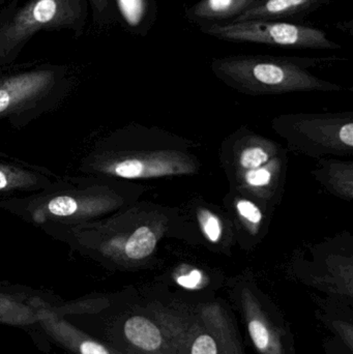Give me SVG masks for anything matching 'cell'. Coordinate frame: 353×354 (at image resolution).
I'll use <instances>...</instances> for the list:
<instances>
[{
    "label": "cell",
    "mask_w": 353,
    "mask_h": 354,
    "mask_svg": "<svg viewBox=\"0 0 353 354\" xmlns=\"http://www.w3.org/2000/svg\"><path fill=\"white\" fill-rule=\"evenodd\" d=\"M136 196L128 180L80 174L56 177L28 196L0 200V209L43 229L77 226L105 218L130 205Z\"/></svg>",
    "instance_id": "1"
},
{
    "label": "cell",
    "mask_w": 353,
    "mask_h": 354,
    "mask_svg": "<svg viewBox=\"0 0 353 354\" xmlns=\"http://www.w3.org/2000/svg\"><path fill=\"white\" fill-rule=\"evenodd\" d=\"M64 73L39 68L0 77V120L22 129L57 108L68 95Z\"/></svg>",
    "instance_id": "2"
},
{
    "label": "cell",
    "mask_w": 353,
    "mask_h": 354,
    "mask_svg": "<svg viewBox=\"0 0 353 354\" xmlns=\"http://www.w3.org/2000/svg\"><path fill=\"white\" fill-rule=\"evenodd\" d=\"M308 59L271 55L217 58L213 72L230 84L251 91L318 88L325 83L306 70Z\"/></svg>",
    "instance_id": "3"
},
{
    "label": "cell",
    "mask_w": 353,
    "mask_h": 354,
    "mask_svg": "<svg viewBox=\"0 0 353 354\" xmlns=\"http://www.w3.org/2000/svg\"><path fill=\"white\" fill-rule=\"evenodd\" d=\"M201 32L230 43L260 44L296 49H340L321 29L302 23L275 20L240 21L199 27Z\"/></svg>",
    "instance_id": "4"
},
{
    "label": "cell",
    "mask_w": 353,
    "mask_h": 354,
    "mask_svg": "<svg viewBox=\"0 0 353 354\" xmlns=\"http://www.w3.org/2000/svg\"><path fill=\"white\" fill-rule=\"evenodd\" d=\"M70 0H35L0 31V62L31 33L47 25L66 22L73 15Z\"/></svg>",
    "instance_id": "5"
},
{
    "label": "cell",
    "mask_w": 353,
    "mask_h": 354,
    "mask_svg": "<svg viewBox=\"0 0 353 354\" xmlns=\"http://www.w3.org/2000/svg\"><path fill=\"white\" fill-rule=\"evenodd\" d=\"M58 177L51 170L20 160L0 158V200L24 197Z\"/></svg>",
    "instance_id": "6"
},
{
    "label": "cell",
    "mask_w": 353,
    "mask_h": 354,
    "mask_svg": "<svg viewBox=\"0 0 353 354\" xmlns=\"http://www.w3.org/2000/svg\"><path fill=\"white\" fill-rule=\"evenodd\" d=\"M334 1L335 0H256L242 16L232 22L259 19L300 23Z\"/></svg>",
    "instance_id": "7"
},
{
    "label": "cell",
    "mask_w": 353,
    "mask_h": 354,
    "mask_svg": "<svg viewBox=\"0 0 353 354\" xmlns=\"http://www.w3.org/2000/svg\"><path fill=\"white\" fill-rule=\"evenodd\" d=\"M256 0H199L186 10V19L197 26L223 24L242 16Z\"/></svg>",
    "instance_id": "8"
},
{
    "label": "cell",
    "mask_w": 353,
    "mask_h": 354,
    "mask_svg": "<svg viewBox=\"0 0 353 354\" xmlns=\"http://www.w3.org/2000/svg\"><path fill=\"white\" fill-rule=\"evenodd\" d=\"M240 167L247 185L256 189L269 187L273 180L269 156L260 147H247L240 157Z\"/></svg>",
    "instance_id": "9"
},
{
    "label": "cell",
    "mask_w": 353,
    "mask_h": 354,
    "mask_svg": "<svg viewBox=\"0 0 353 354\" xmlns=\"http://www.w3.org/2000/svg\"><path fill=\"white\" fill-rule=\"evenodd\" d=\"M32 297L0 291V324L25 326L37 324Z\"/></svg>",
    "instance_id": "10"
},
{
    "label": "cell",
    "mask_w": 353,
    "mask_h": 354,
    "mask_svg": "<svg viewBox=\"0 0 353 354\" xmlns=\"http://www.w3.org/2000/svg\"><path fill=\"white\" fill-rule=\"evenodd\" d=\"M120 16L128 27L146 35L157 18L155 0H116Z\"/></svg>",
    "instance_id": "11"
},
{
    "label": "cell",
    "mask_w": 353,
    "mask_h": 354,
    "mask_svg": "<svg viewBox=\"0 0 353 354\" xmlns=\"http://www.w3.org/2000/svg\"><path fill=\"white\" fill-rule=\"evenodd\" d=\"M124 335L132 344L143 351H155L162 344V335L159 328L141 316L131 317L126 322Z\"/></svg>",
    "instance_id": "12"
},
{
    "label": "cell",
    "mask_w": 353,
    "mask_h": 354,
    "mask_svg": "<svg viewBox=\"0 0 353 354\" xmlns=\"http://www.w3.org/2000/svg\"><path fill=\"white\" fill-rule=\"evenodd\" d=\"M249 332H250L253 342L255 343L257 348L260 351L267 348L269 343V334L265 324H261L258 320H253L249 324Z\"/></svg>",
    "instance_id": "13"
},
{
    "label": "cell",
    "mask_w": 353,
    "mask_h": 354,
    "mask_svg": "<svg viewBox=\"0 0 353 354\" xmlns=\"http://www.w3.org/2000/svg\"><path fill=\"white\" fill-rule=\"evenodd\" d=\"M201 222H202L203 231H204L207 239L213 243H217L222 233V226L219 218L209 212H205L202 214Z\"/></svg>",
    "instance_id": "14"
},
{
    "label": "cell",
    "mask_w": 353,
    "mask_h": 354,
    "mask_svg": "<svg viewBox=\"0 0 353 354\" xmlns=\"http://www.w3.org/2000/svg\"><path fill=\"white\" fill-rule=\"evenodd\" d=\"M238 212L242 218H246L251 224H258L263 220V214L257 207L256 204L252 203L249 200H240L236 203Z\"/></svg>",
    "instance_id": "15"
},
{
    "label": "cell",
    "mask_w": 353,
    "mask_h": 354,
    "mask_svg": "<svg viewBox=\"0 0 353 354\" xmlns=\"http://www.w3.org/2000/svg\"><path fill=\"white\" fill-rule=\"evenodd\" d=\"M216 341L209 335L198 337L193 344L192 354H217Z\"/></svg>",
    "instance_id": "16"
},
{
    "label": "cell",
    "mask_w": 353,
    "mask_h": 354,
    "mask_svg": "<svg viewBox=\"0 0 353 354\" xmlns=\"http://www.w3.org/2000/svg\"><path fill=\"white\" fill-rule=\"evenodd\" d=\"M201 274L198 270H193L189 274L180 277L178 279V283L180 286L186 287V288L193 289L200 283Z\"/></svg>",
    "instance_id": "17"
},
{
    "label": "cell",
    "mask_w": 353,
    "mask_h": 354,
    "mask_svg": "<svg viewBox=\"0 0 353 354\" xmlns=\"http://www.w3.org/2000/svg\"><path fill=\"white\" fill-rule=\"evenodd\" d=\"M339 138L342 143L347 145V147H352L353 145V124L352 122L345 124L340 129Z\"/></svg>",
    "instance_id": "18"
},
{
    "label": "cell",
    "mask_w": 353,
    "mask_h": 354,
    "mask_svg": "<svg viewBox=\"0 0 353 354\" xmlns=\"http://www.w3.org/2000/svg\"><path fill=\"white\" fill-rule=\"evenodd\" d=\"M93 2L99 10H105L108 6V0H93Z\"/></svg>",
    "instance_id": "19"
}]
</instances>
